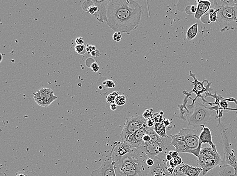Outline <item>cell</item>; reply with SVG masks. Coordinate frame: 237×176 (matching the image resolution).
<instances>
[{"label":"cell","instance_id":"d6a6232c","mask_svg":"<svg viewBox=\"0 0 237 176\" xmlns=\"http://www.w3.org/2000/svg\"><path fill=\"white\" fill-rule=\"evenodd\" d=\"M153 119L155 123L163 124L165 118L163 117V116L160 114L159 113H155L154 114L153 116Z\"/></svg>","mask_w":237,"mask_h":176},{"label":"cell","instance_id":"74e56055","mask_svg":"<svg viewBox=\"0 0 237 176\" xmlns=\"http://www.w3.org/2000/svg\"><path fill=\"white\" fill-rule=\"evenodd\" d=\"M97 49V47L95 45L87 44V46H86L87 52L89 54H91V53L94 51H95Z\"/></svg>","mask_w":237,"mask_h":176},{"label":"cell","instance_id":"e0dca14e","mask_svg":"<svg viewBox=\"0 0 237 176\" xmlns=\"http://www.w3.org/2000/svg\"><path fill=\"white\" fill-rule=\"evenodd\" d=\"M218 166L219 167L215 176H237V170L222 160Z\"/></svg>","mask_w":237,"mask_h":176},{"label":"cell","instance_id":"ab89813d","mask_svg":"<svg viewBox=\"0 0 237 176\" xmlns=\"http://www.w3.org/2000/svg\"><path fill=\"white\" fill-rule=\"evenodd\" d=\"M91 68L92 70V71L95 73L98 72L100 69L98 63L96 62H94L91 64Z\"/></svg>","mask_w":237,"mask_h":176},{"label":"cell","instance_id":"44dd1931","mask_svg":"<svg viewBox=\"0 0 237 176\" xmlns=\"http://www.w3.org/2000/svg\"><path fill=\"white\" fill-rule=\"evenodd\" d=\"M211 7L212 9L218 10L221 8L234 7L237 6V0H212Z\"/></svg>","mask_w":237,"mask_h":176},{"label":"cell","instance_id":"d6986e66","mask_svg":"<svg viewBox=\"0 0 237 176\" xmlns=\"http://www.w3.org/2000/svg\"><path fill=\"white\" fill-rule=\"evenodd\" d=\"M178 171L186 176H199L203 170L200 167H195L183 163L179 167Z\"/></svg>","mask_w":237,"mask_h":176},{"label":"cell","instance_id":"ee69618b","mask_svg":"<svg viewBox=\"0 0 237 176\" xmlns=\"http://www.w3.org/2000/svg\"><path fill=\"white\" fill-rule=\"evenodd\" d=\"M146 163L147 166H149V167H152L154 164V160L153 159L148 158L147 160Z\"/></svg>","mask_w":237,"mask_h":176},{"label":"cell","instance_id":"ac0fdd59","mask_svg":"<svg viewBox=\"0 0 237 176\" xmlns=\"http://www.w3.org/2000/svg\"><path fill=\"white\" fill-rule=\"evenodd\" d=\"M183 93L185 95V98L183 99V104L178 105L179 109V117L183 120L186 121L190 113L189 110L187 108L188 99L190 97H191V93L186 90H183Z\"/></svg>","mask_w":237,"mask_h":176},{"label":"cell","instance_id":"bcb514c9","mask_svg":"<svg viewBox=\"0 0 237 176\" xmlns=\"http://www.w3.org/2000/svg\"><path fill=\"white\" fill-rule=\"evenodd\" d=\"M91 56L93 57H99L101 55L100 52L98 49L96 50L95 51H94L91 53Z\"/></svg>","mask_w":237,"mask_h":176},{"label":"cell","instance_id":"f1b7e54d","mask_svg":"<svg viewBox=\"0 0 237 176\" xmlns=\"http://www.w3.org/2000/svg\"><path fill=\"white\" fill-rule=\"evenodd\" d=\"M218 10L210 8L209 12V18L211 23H216L218 20Z\"/></svg>","mask_w":237,"mask_h":176},{"label":"cell","instance_id":"8fae6325","mask_svg":"<svg viewBox=\"0 0 237 176\" xmlns=\"http://www.w3.org/2000/svg\"><path fill=\"white\" fill-rule=\"evenodd\" d=\"M91 176H117L115 173L111 153L105 158L99 169L92 171Z\"/></svg>","mask_w":237,"mask_h":176},{"label":"cell","instance_id":"4dcf8cb0","mask_svg":"<svg viewBox=\"0 0 237 176\" xmlns=\"http://www.w3.org/2000/svg\"><path fill=\"white\" fill-rule=\"evenodd\" d=\"M75 51L77 53L79 54H84L87 52L86 47L83 45H76L75 47Z\"/></svg>","mask_w":237,"mask_h":176},{"label":"cell","instance_id":"cb8c5ba5","mask_svg":"<svg viewBox=\"0 0 237 176\" xmlns=\"http://www.w3.org/2000/svg\"><path fill=\"white\" fill-rule=\"evenodd\" d=\"M198 31V24L196 23L188 29L186 32V38L188 41L192 40L197 36Z\"/></svg>","mask_w":237,"mask_h":176},{"label":"cell","instance_id":"836d02e7","mask_svg":"<svg viewBox=\"0 0 237 176\" xmlns=\"http://www.w3.org/2000/svg\"><path fill=\"white\" fill-rule=\"evenodd\" d=\"M200 20L204 24H210L211 22H210V18H209V11L201 17V18L200 19Z\"/></svg>","mask_w":237,"mask_h":176},{"label":"cell","instance_id":"83f0119b","mask_svg":"<svg viewBox=\"0 0 237 176\" xmlns=\"http://www.w3.org/2000/svg\"><path fill=\"white\" fill-rule=\"evenodd\" d=\"M127 102V97L124 95H119L115 99V103L118 107L124 106Z\"/></svg>","mask_w":237,"mask_h":176},{"label":"cell","instance_id":"484cf974","mask_svg":"<svg viewBox=\"0 0 237 176\" xmlns=\"http://www.w3.org/2000/svg\"><path fill=\"white\" fill-rule=\"evenodd\" d=\"M154 130L161 138H166V129L163 124L155 123L154 127Z\"/></svg>","mask_w":237,"mask_h":176},{"label":"cell","instance_id":"8992f818","mask_svg":"<svg viewBox=\"0 0 237 176\" xmlns=\"http://www.w3.org/2000/svg\"><path fill=\"white\" fill-rule=\"evenodd\" d=\"M216 23L221 32L235 30L237 27V6L218 9Z\"/></svg>","mask_w":237,"mask_h":176},{"label":"cell","instance_id":"681fc988","mask_svg":"<svg viewBox=\"0 0 237 176\" xmlns=\"http://www.w3.org/2000/svg\"><path fill=\"white\" fill-rule=\"evenodd\" d=\"M16 176H29L27 171H21L16 173Z\"/></svg>","mask_w":237,"mask_h":176},{"label":"cell","instance_id":"7a4b0ae2","mask_svg":"<svg viewBox=\"0 0 237 176\" xmlns=\"http://www.w3.org/2000/svg\"><path fill=\"white\" fill-rule=\"evenodd\" d=\"M148 158L144 151L136 148L124 156L112 157L117 176H149L151 167L146 163Z\"/></svg>","mask_w":237,"mask_h":176},{"label":"cell","instance_id":"4316f807","mask_svg":"<svg viewBox=\"0 0 237 176\" xmlns=\"http://www.w3.org/2000/svg\"><path fill=\"white\" fill-rule=\"evenodd\" d=\"M119 95V92H114L112 93H109L106 97L107 102L110 104L115 103V99Z\"/></svg>","mask_w":237,"mask_h":176},{"label":"cell","instance_id":"f5cc1de1","mask_svg":"<svg viewBox=\"0 0 237 176\" xmlns=\"http://www.w3.org/2000/svg\"><path fill=\"white\" fill-rule=\"evenodd\" d=\"M166 159L167 161H170L171 160H173V157H172V156L169 154L168 153L166 155Z\"/></svg>","mask_w":237,"mask_h":176},{"label":"cell","instance_id":"60d3db41","mask_svg":"<svg viewBox=\"0 0 237 176\" xmlns=\"http://www.w3.org/2000/svg\"><path fill=\"white\" fill-rule=\"evenodd\" d=\"M155 124V122L153 119H149L147 121V126L149 128H154Z\"/></svg>","mask_w":237,"mask_h":176},{"label":"cell","instance_id":"b9f144b4","mask_svg":"<svg viewBox=\"0 0 237 176\" xmlns=\"http://www.w3.org/2000/svg\"><path fill=\"white\" fill-rule=\"evenodd\" d=\"M169 154H170L171 156H172L173 158H178V157H179V152H177V151H170L169 152Z\"/></svg>","mask_w":237,"mask_h":176},{"label":"cell","instance_id":"9c48e42d","mask_svg":"<svg viewBox=\"0 0 237 176\" xmlns=\"http://www.w3.org/2000/svg\"><path fill=\"white\" fill-rule=\"evenodd\" d=\"M169 152L164 151L154 158V164L151 167L148 176H178L177 174L171 175L167 171L169 163L166 159V155Z\"/></svg>","mask_w":237,"mask_h":176},{"label":"cell","instance_id":"7402d4cb","mask_svg":"<svg viewBox=\"0 0 237 176\" xmlns=\"http://www.w3.org/2000/svg\"><path fill=\"white\" fill-rule=\"evenodd\" d=\"M202 131L199 135V138L202 144H208L210 146L214 144L212 142L211 132L208 128L205 127V125L202 126Z\"/></svg>","mask_w":237,"mask_h":176},{"label":"cell","instance_id":"d4e9b609","mask_svg":"<svg viewBox=\"0 0 237 176\" xmlns=\"http://www.w3.org/2000/svg\"><path fill=\"white\" fill-rule=\"evenodd\" d=\"M147 134L150 135L151 138V143H162L164 142V138H161L155 132L154 130V128H148Z\"/></svg>","mask_w":237,"mask_h":176},{"label":"cell","instance_id":"30bf717a","mask_svg":"<svg viewBox=\"0 0 237 176\" xmlns=\"http://www.w3.org/2000/svg\"><path fill=\"white\" fill-rule=\"evenodd\" d=\"M201 130L190 128H182L179 132L180 133L185 140L186 145L188 146L189 151L188 154H191L192 151L202 147V143L199 138Z\"/></svg>","mask_w":237,"mask_h":176},{"label":"cell","instance_id":"816d5d0a","mask_svg":"<svg viewBox=\"0 0 237 176\" xmlns=\"http://www.w3.org/2000/svg\"><path fill=\"white\" fill-rule=\"evenodd\" d=\"M29 176H39L38 174L33 171H27Z\"/></svg>","mask_w":237,"mask_h":176},{"label":"cell","instance_id":"4fadbf2b","mask_svg":"<svg viewBox=\"0 0 237 176\" xmlns=\"http://www.w3.org/2000/svg\"><path fill=\"white\" fill-rule=\"evenodd\" d=\"M133 148L127 142H114L111 151L112 157H121L131 151Z\"/></svg>","mask_w":237,"mask_h":176},{"label":"cell","instance_id":"c3c4849f","mask_svg":"<svg viewBox=\"0 0 237 176\" xmlns=\"http://www.w3.org/2000/svg\"><path fill=\"white\" fill-rule=\"evenodd\" d=\"M118 106L115 103L110 105V109L111 111H115L117 110H118Z\"/></svg>","mask_w":237,"mask_h":176},{"label":"cell","instance_id":"ffe728a7","mask_svg":"<svg viewBox=\"0 0 237 176\" xmlns=\"http://www.w3.org/2000/svg\"><path fill=\"white\" fill-rule=\"evenodd\" d=\"M196 1L197 3V9L194 17L196 20H199L204 14L210 10L211 4L210 1L199 0Z\"/></svg>","mask_w":237,"mask_h":176},{"label":"cell","instance_id":"7c38bea8","mask_svg":"<svg viewBox=\"0 0 237 176\" xmlns=\"http://www.w3.org/2000/svg\"><path fill=\"white\" fill-rule=\"evenodd\" d=\"M148 127L147 125L138 130L134 134L128 138L125 142L128 143L133 148H136L138 149H141L145 146V143L143 141V137L147 134Z\"/></svg>","mask_w":237,"mask_h":176},{"label":"cell","instance_id":"6da1fadb","mask_svg":"<svg viewBox=\"0 0 237 176\" xmlns=\"http://www.w3.org/2000/svg\"><path fill=\"white\" fill-rule=\"evenodd\" d=\"M143 9L133 0H111L107 8V24L114 32L129 34L137 29Z\"/></svg>","mask_w":237,"mask_h":176},{"label":"cell","instance_id":"f6af8a7d","mask_svg":"<svg viewBox=\"0 0 237 176\" xmlns=\"http://www.w3.org/2000/svg\"><path fill=\"white\" fill-rule=\"evenodd\" d=\"M192 5H189L188 6H186L184 9L185 12L188 15H192L193 14L191 13V7Z\"/></svg>","mask_w":237,"mask_h":176},{"label":"cell","instance_id":"5bb4252c","mask_svg":"<svg viewBox=\"0 0 237 176\" xmlns=\"http://www.w3.org/2000/svg\"><path fill=\"white\" fill-rule=\"evenodd\" d=\"M94 4L98 8V11L94 15L99 21L103 23L107 21V8L110 1H96L92 0Z\"/></svg>","mask_w":237,"mask_h":176},{"label":"cell","instance_id":"2e32d148","mask_svg":"<svg viewBox=\"0 0 237 176\" xmlns=\"http://www.w3.org/2000/svg\"><path fill=\"white\" fill-rule=\"evenodd\" d=\"M33 98L48 101L52 103L57 97L54 95V92L50 88H42L39 89L37 92L33 93Z\"/></svg>","mask_w":237,"mask_h":176},{"label":"cell","instance_id":"d590c367","mask_svg":"<svg viewBox=\"0 0 237 176\" xmlns=\"http://www.w3.org/2000/svg\"><path fill=\"white\" fill-rule=\"evenodd\" d=\"M153 114H152V112L150 111V110H148V109H147L143 114V117L146 120H148L149 119H153Z\"/></svg>","mask_w":237,"mask_h":176},{"label":"cell","instance_id":"1f68e13d","mask_svg":"<svg viewBox=\"0 0 237 176\" xmlns=\"http://www.w3.org/2000/svg\"><path fill=\"white\" fill-rule=\"evenodd\" d=\"M34 99L36 103L40 107H48L52 104L51 102H49L48 101H45V100L40 99Z\"/></svg>","mask_w":237,"mask_h":176},{"label":"cell","instance_id":"52a82bcc","mask_svg":"<svg viewBox=\"0 0 237 176\" xmlns=\"http://www.w3.org/2000/svg\"><path fill=\"white\" fill-rule=\"evenodd\" d=\"M146 119L141 116H133L127 118L124 128L120 133V141L125 142L138 130L147 125Z\"/></svg>","mask_w":237,"mask_h":176},{"label":"cell","instance_id":"e575fe53","mask_svg":"<svg viewBox=\"0 0 237 176\" xmlns=\"http://www.w3.org/2000/svg\"><path fill=\"white\" fill-rule=\"evenodd\" d=\"M103 84L105 88H113L115 87V82L113 80L109 79L105 80L104 81H103Z\"/></svg>","mask_w":237,"mask_h":176},{"label":"cell","instance_id":"3957f363","mask_svg":"<svg viewBox=\"0 0 237 176\" xmlns=\"http://www.w3.org/2000/svg\"><path fill=\"white\" fill-rule=\"evenodd\" d=\"M187 108L190 113L186 120L190 127L195 128L202 127L207 124L210 119L212 111L200 101L197 100L193 106L188 104Z\"/></svg>","mask_w":237,"mask_h":176},{"label":"cell","instance_id":"9a60e30c","mask_svg":"<svg viewBox=\"0 0 237 176\" xmlns=\"http://www.w3.org/2000/svg\"><path fill=\"white\" fill-rule=\"evenodd\" d=\"M170 137L172 138V142L170 145L174 147L175 151L179 153L181 152L188 153L189 149L188 146L183 135L179 132L175 135H171Z\"/></svg>","mask_w":237,"mask_h":176},{"label":"cell","instance_id":"f546056e","mask_svg":"<svg viewBox=\"0 0 237 176\" xmlns=\"http://www.w3.org/2000/svg\"><path fill=\"white\" fill-rule=\"evenodd\" d=\"M183 163V160L180 156L178 158H173V160L169 161L170 167H173V169H176V167H178L179 164H181Z\"/></svg>","mask_w":237,"mask_h":176},{"label":"cell","instance_id":"f907efd6","mask_svg":"<svg viewBox=\"0 0 237 176\" xmlns=\"http://www.w3.org/2000/svg\"><path fill=\"white\" fill-rule=\"evenodd\" d=\"M197 6H196L195 5H192L191 7V12L192 14H195L197 11Z\"/></svg>","mask_w":237,"mask_h":176},{"label":"cell","instance_id":"8d00e7d4","mask_svg":"<svg viewBox=\"0 0 237 176\" xmlns=\"http://www.w3.org/2000/svg\"><path fill=\"white\" fill-rule=\"evenodd\" d=\"M112 39L116 42H120L122 39L121 33L120 32H115L113 35Z\"/></svg>","mask_w":237,"mask_h":176},{"label":"cell","instance_id":"ba28073f","mask_svg":"<svg viewBox=\"0 0 237 176\" xmlns=\"http://www.w3.org/2000/svg\"><path fill=\"white\" fill-rule=\"evenodd\" d=\"M189 75L191 77L194 79L193 81H192L191 80H190L189 79H187L188 80H189L191 83H192L193 85H194V88L193 89V90L190 92V93L194 92L196 95V96L194 99H193L191 97H190V99H191L192 101V103L191 105H194V103L196 101H197V99L199 98L201 99L203 102V104L205 103L207 104V101H206L204 98H203L202 95L204 93H209V92L211 91L212 89L210 88V85H211L212 82H209L208 80L205 79H204L203 81H199L196 77L195 74H193L191 71L189 72Z\"/></svg>","mask_w":237,"mask_h":176},{"label":"cell","instance_id":"f35d334b","mask_svg":"<svg viewBox=\"0 0 237 176\" xmlns=\"http://www.w3.org/2000/svg\"><path fill=\"white\" fill-rule=\"evenodd\" d=\"M163 124H164V126L166 127V130H169V131H170V130L172 129V124H171L170 121L169 120V119H164V121L163 122Z\"/></svg>","mask_w":237,"mask_h":176},{"label":"cell","instance_id":"db71d44e","mask_svg":"<svg viewBox=\"0 0 237 176\" xmlns=\"http://www.w3.org/2000/svg\"><path fill=\"white\" fill-rule=\"evenodd\" d=\"M160 114L161 115H162V116H163V112L162 111H160L159 112Z\"/></svg>","mask_w":237,"mask_h":176},{"label":"cell","instance_id":"277c9868","mask_svg":"<svg viewBox=\"0 0 237 176\" xmlns=\"http://www.w3.org/2000/svg\"><path fill=\"white\" fill-rule=\"evenodd\" d=\"M222 161L221 155L218 153L215 145L206 147H202L197 163L203 170V175L217 167Z\"/></svg>","mask_w":237,"mask_h":176},{"label":"cell","instance_id":"5b68a950","mask_svg":"<svg viewBox=\"0 0 237 176\" xmlns=\"http://www.w3.org/2000/svg\"><path fill=\"white\" fill-rule=\"evenodd\" d=\"M218 126L222 131L221 137L224 147V156L222 161L230 166H232L237 170V157L235 153V151L232 148L231 137L232 134L231 127L222 124L221 121H218Z\"/></svg>","mask_w":237,"mask_h":176},{"label":"cell","instance_id":"7bdbcfd3","mask_svg":"<svg viewBox=\"0 0 237 176\" xmlns=\"http://www.w3.org/2000/svg\"><path fill=\"white\" fill-rule=\"evenodd\" d=\"M75 42L76 45H83L85 43L84 39L81 37L76 38Z\"/></svg>","mask_w":237,"mask_h":176},{"label":"cell","instance_id":"7dc6e473","mask_svg":"<svg viewBox=\"0 0 237 176\" xmlns=\"http://www.w3.org/2000/svg\"><path fill=\"white\" fill-rule=\"evenodd\" d=\"M143 140V141L145 143H149V142H150L151 138L149 135H148V134H146V135L144 136Z\"/></svg>","mask_w":237,"mask_h":176},{"label":"cell","instance_id":"603a6c76","mask_svg":"<svg viewBox=\"0 0 237 176\" xmlns=\"http://www.w3.org/2000/svg\"><path fill=\"white\" fill-rule=\"evenodd\" d=\"M82 9L92 15H95L98 11V8L92 1H85L82 4Z\"/></svg>","mask_w":237,"mask_h":176}]
</instances>
